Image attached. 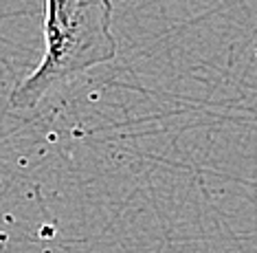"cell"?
<instances>
[{
	"label": "cell",
	"mask_w": 257,
	"mask_h": 253,
	"mask_svg": "<svg viewBox=\"0 0 257 253\" xmlns=\"http://www.w3.org/2000/svg\"><path fill=\"white\" fill-rule=\"evenodd\" d=\"M114 57L112 0H44V55L11 91V108H33L55 86Z\"/></svg>",
	"instance_id": "6da1fadb"
}]
</instances>
